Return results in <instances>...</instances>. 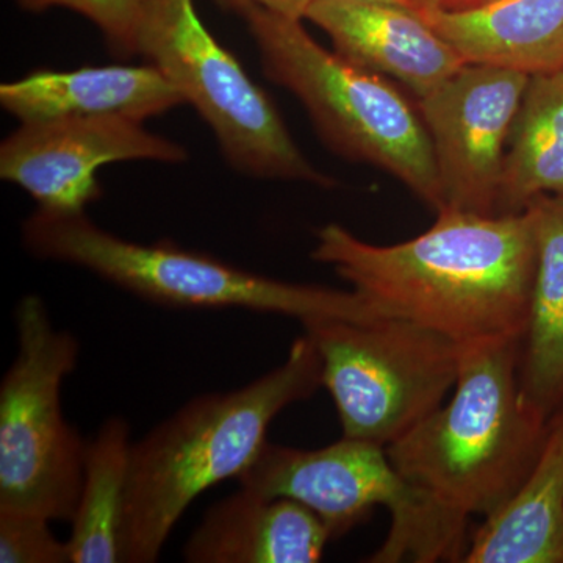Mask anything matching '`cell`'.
Wrapping results in <instances>:
<instances>
[{
    "label": "cell",
    "instance_id": "cell-1",
    "mask_svg": "<svg viewBox=\"0 0 563 563\" xmlns=\"http://www.w3.org/2000/svg\"><path fill=\"white\" fill-rule=\"evenodd\" d=\"M313 261L332 266L383 317L455 343L523 339L537 269L531 213L443 210L409 242L377 246L339 224L317 232Z\"/></svg>",
    "mask_w": 563,
    "mask_h": 563
},
{
    "label": "cell",
    "instance_id": "cell-2",
    "mask_svg": "<svg viewBox=\"0 0 563 563\" xmlns=\"http://www.w3.org/2000/svg\"><path fill=\"white\" fill-rule=\"evenodd\" d=\"M312 336L292 342L287 358L246 387L185 404L132 444L122 562L152 563L198 496L250 468L274 418L322 387Z\"/></svg>",
    "mask_w": 563,
    "mask_h": 563
},
{
    "label": "cell",
    "instance_id": "cell-3",
    "mask_svg": "<svg viewBox=\"0 0 563 563\" xmlns=\"http://www.w3.org/2000/svg\"><path fill=\"white\" fill-rule=\"evenodd\" d=\"M520 342L459 344L453 398L385 448L410 484L465 517L498 512L528 479L550 432L521 393Z\"/></svg>",
    "mask_w": 563,
    "mask_h": 563
},
{
    "label": "cell",
    "instance_id": "cell-4",
    "mask_svg": "<svg viewBox=\"0 0 563 563\" xmlns=\"http://www.w3.org/2000/svg\"><path fill=\"white\" fill-rule=\"evenodd\" d=\"M232 11L246 22L266 77L301 101L331 150L384 169L437 213L443 209L439 169L417 103L380 74L325 51L302 20L254 2Z\"/></svg>",
    "mask_w": 563,
    "mask_h": 563
},
{
    "label": "cell",
    "instance_id": "cell-5",
    "mask_svg": "<svg viewBox=\"0 0 563 563\" xmlns=\"http://www.w3.org/2000/svg\"><path fill=\"white\" fill-rule=\"evenodd\" d=\"M22 239L36 257L81 266L172 309H244L284 314L302 325L385 318L354 290L272 279L173 243L128 242L88 220L85 211L38 209L22 225Z\"/></svg>",
    "mask_w": 563,
    "mask_h": 563
},
{
    "label": "cell",
    "instance_id": "cell-6",
    "mask_svg": "<svg viewBox=\"0 0 563 563\" xmlns=\"http://www.w3.org/2000/svg\"><path fill=\"white\" fill-rule=\"evenodd\" d=\"M239 483L268 498L303 504L332 539L368 520L377 507H387L390 532L368 562H463L468 553L470 517L410 484L380 444L343 437L306 451L266 442Z\"/></svg>",
    "mask_w": 563,
    "mask_h": 563
},
{
    "label": "cell",
    "instance_id": "cell-7",
    "mask_svg": "<svg viewBox=\"0 0 563 563\" xmlns=\"http://www.w3.org/2000/svg\"><path fill=\"white\" fill-rule=\"evenodd\" d=\"M18 352L0 384V512L73 521L87 443L66 421L62 385L79 342L52 324L36 295L14 310Z\"/></svg>",
    "mask_w": 563,
    "mask_h": 563
},
{
    "label": "cell",
    "instance_id": "cell-8",
    "mask_svg": "<svg viewBox=\"0 0 563 563\" xmlns=\"http://www.w3.org/2000/svg\"><path fill=\"white\" fill-rule=\"evenodd\" d=\"M139 54L198 110L236 172L332 187L291 139L268 95L202 24L195 0H141Z\"/></svg>",
    "mask_w": 563,
    "mask_h": 563
},
{
    "label": "cell",
    "instance_id": "cell-9",
    "mask_svg": "<svg viewBox=\"0 0 563 563\" xmlns=\"http://www.w3.org/2000/svg\"><path fill=\"white\" fill-rule=\"evenodd\" d=\"M321 357L343 437L387 448L443 406L459 374V343L401 318L303 324Z\"/></svg>",
    "mask_w": 563,
    "mask_h": 563
},
{
    "label": "cell",
    "instance_id": "cell-10",
    "mask_svg": "<svg viewBox=\"0 0 563 563\" xmlns=\"http://www.w3.org/2000/svg\"><path fill=\"white\" fill-rule=\"evenodd\" d=\"M528 74L466 63L442 87L417 99L442 185L443 210L498 217L507 141Z\"/></svg>",
    "mask_w": 563,
    "mask_h": 563
},
{
    "label": "cell",
    "instance_id": "cell-11",
    "mask_svg": "<svg viewBox=\"0 0 563 563\" xmlns=\"http://www.w3.org/2000/svg\"><path fill=\"white\" fill-rule=\"evenodd\" d=\"M187 151L121 117L21 122L0 146V177L29 192L40 209L77 213L101 198L98 172L114 162L180 163Z\"/></svg>",
    "mask_w": 563,
    "mask_h": 563
},
{
    "label": "cell",
    "instance_id": "cell-12",
    "mask_svg": "<svg viewBox=\"0 0 563 563\" xmlns=\"http://www.w3.org/2000/svg\"><path fill=\"white\" fill-rule=\"evenodd\" d=\"M306 20L328 33L335 52L372 73L401 81L418 98L466 65L420 14L377 0H312Z\"/></svg>",
    "mask_w": 563,
    "mask_h": 563
},
{
    "label": "cell",
    "instance_id": "cell-13",
    "mask_svg": "<svg viewBox=\"0 0 563 563\" xmlns=\"http://www.w3.org/2000/svg\"><path fill=\"white\" fill-rule=\"evenodd\" d=\"M331 532L309 507L240 488L211 506L184 548L190 563L320 562Z\"/></svg>",
    "mask_w": 563,
    "mask_h": 563
},
{
    "label": "cell",
    "instance_id": "cell-14",
    "mask_svg": "<svg viewBox=\"0 0 563 563\" xmlns=\"http://www.w3.org/2000/svg\"><path fill=\"white\" fill-rule=\"evenodd\" d=\"M0 103L21 122L121 117L144 122L184 106L180 91L154 65L38 70L0 87Z\"/></svg>",
    "mask_w": 563,
    "mask_h": 563
},
{
    "label": "cell",
    "instance_id": "cell-15",
    "mask_svg": "<svg viewBox=\"0 0 563 563\" xmlns=\"http://www.w3.org/2000/svg\"><path fill=\"white\" fill-rule=\"evenodd\" d=\"M420 16L466 63L533 74L563 69V0H493Z\"/></svg>",
    "mask_w": 563,
    "mask_h": 563
},
{
    "label": "cell",
    "instance_id": "cell-16",
    "mask_svg": "<svg viewBox=\"0 0 563 563\" xmlns=\"http://www.w3.org/2000/svg\"><path fill=\"white\" fill-rule=\"evenodd\" d=\"M526 210L536 231L537 269L518 377L526 401L551 422L563 412V195L539 196Z\"/></svg>",
    "mask_w": 563,
    "mask_h": 563
},
{
    "label": "cell",
    "instance_id": "cell-17",
    "mask_svg": "<svg viewBox=\"0 0 563 563\" xmlns=\"http://www.w3.org/2000/svg\"><path fill=\"white\" fill-rule=\"evenodd\" d=\"M463 563H563V412L520 490L473 533Z\"/></svg>",
    "mask_w": 563,
    "mask_h": 563
},
{
    "label": "cell",
    "instance_id": "cell-18",
    "mask_svg": "<svg viewBox=\"0 0 563 563\" xmlns=\"http://www.w3.org/2000/svg\"><path fill=\"white\" fill-rule=\"evenodd\" d=\"M547 195H563V69L529 77L504 155L498 214L521 213Z\"/></svg>",
    "mask_w": 563,
    "mask_h": 563
},
{
    "label": "cell",
    "instance_id": "cell-19",
    "mask_svg": "<svg viewBox=\"0 0 563 563\" xmlns=\"http://www.w3.org/2000/svg\"><path fill=\"white\" fill-rule=\"evenodd\" d=\"M131 426L109 418L87 443L84 484L68 542L70 563L122 562Z\"/></svg>",
    "mask_w": 563,
    "mask_h": 563
},
{
    "label": "cell",
    "instance_id": "cell-20",
    "mask_svg": "<svg viewBox=\"0 0 563 563\" xmlns=\"http://www.w3.org/2000/svg\"><path fill=\"white\" fill-rule=\"evenodd\" d=\"M22 10L40 13L68 9L90 20L102 32L107 46L121 58L139 54L141 0H14Z\"/></svg>",
    "mask_w": 563,
    "mask_h": 563
},
{
    "label": "cell",
    "instance_id": "cell-21",
    "mask_svg": "<svg viewBox=\"0 0 563 563\" xmlns=\"http://www.w3.org/2000/svg\"><path fill=\"white\" fill-rule=\"evenodd\" d=\"M49 523L35 515L0 512V562H70L68 543L52 533Z\"/></svg>",
    "mask_w": 563,
    "mask_h": 563
},
{
    "label": "cell",
    "instance_id": "cell-22",
    "mask_svg": "<svg viewBox=\"0 0 563 563\" xmlns=\"http://www.w3.org/2000/svg\"><path fill=\"white\" fill-rule=\"evenodd\" d=\"M224 9L233 10L243 2H254L266 9L277 11L285 16L296 18V20H306L307 9L312 0H217Z\"/></svg>",
    "mask_w": 563,
    "mask_h": 563
},
{
    "label": "cell",
    "instance_id": "cell-23",
    "mask_svg": "<svg viewBox=\"0 0 563 563\" xmlns=\"http://www.w3.org/2000/svg\"><path fill=\"white\" fill-rule=\"evenodd\" d=\"M435 9L444 11H465L477 9V7L487 5L493 0H433Z\"/></svg>",
    "mask_w": 563,
    "mask_h": 563
},
{
    "label": "cell",
    "instance_id": "cell-24",
    "mask_svg": "<svg viewBox=\"0 0 563 563\" xmlns=\"http://www.w3.org/2000/svg\"><path fill=\"white\" fill-rule=\"evenodd\" d=\"M377 2L393 3V5L404 7V9L412 10L418 14L435 9L433 0H377Z\"/></svg>",
    "mask_w": 563,
    "mask_h": 563
}]
</instances>
